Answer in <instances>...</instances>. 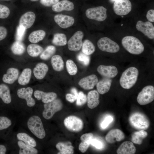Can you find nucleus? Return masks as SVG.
Segmentation results:
<instances>
[{
    "label": "nucleus",
    "instance_id": "nucleus-1",
    "mask_svg": "<svg viewBox=\"0 0 154 154\" xmlns=\"http://www.w3.org/2000/svg\"><path fill=\"white\" fill-rule=\"evenodd\" d=\"M26 125L29 131L38 139H43L46 132L40 118L36 115L30 116L27 120Z\"/></svg>",
    "mask_w": 154,
    "mask_h": 154
},
{
    "label": "nucleus",
    "instance_id": "nucleus-2",
    "mask_svg": "<svg viewBox=\"0 0 154 154\" xmlns=\"http://www.w3.org/2000/svg\"><path fill=\"white\" fill-rule=\"evenodd\" d=\"M121 43L124 48L132 54H139L144 50V45L140 40L133 36H127L123 37Z\"/></svg>",
    "mask_w": 154,
    "mask_h": 154
},
{
    "label": "nucleus",
    "instance_id": "nucleus-3",
    "mask_svg": "<svg viewBox=\"0 0 154 154\" xmlns=\"http://www.w3.org/2000/svg\"><path fill=\"white\" fill-rule=\"evenodd\" d=\"M139 74V71L136 68L131 67L127 68L121 76L119 80L120 86L125 89H130L136 83Z\"/></svg>",
    "mask_w": 154,
    "mask_h": 154
},
{
    "label": "nucleus",
    "instance_id": "nucleus-4",
    "mask_svg": "<svg viewBox=\"0 0 154 154\" xmlns=\"http://www.w3.org/2000/svg\"><path fill=\"white\" fill-rule=\"evenodd\" d=\"M129 120L131 125L137 129L146 130L150 125L148 118L145 115L140 112L133 113L130 116Z\"/></svg>",
    "mask_w": 154,
    "mask_h": 154
},
{
    "label": "nucleus",
    "instance_id": "nucleus-5",
    "mask_svg": "<svg viewBox=\"0 0 154 154\" xmlns=\"http://www.w3.org/2000/svg\"><path fill=\"white\" fill-rule=\"evenodd\" d=\"M62 106L61 101L58 99L56 98L50 102L44 103V109L42 112L43 117L47 120L51 119L56 112L62 109Z\"/></svg>",
    "mask_w": 154,
    "mask_h": 154
},
{
    "label": "nucleus",
    "instance_id": "nucleus-6",
    "mask_svg": "<svg viewBox=\"0 0 154 154\" xmlns=\"http://www.w3.org/2000/svg\"><path fill=\"white\" fill-rule=\"evenodd\" d=\"M97 44L99 49L102 51L111 53H115L120 49L119 45L109 38L104 37L100 38Z\"/></svg>",
    "mask_w": 154,
    "mask_h": 154
},
{
    "label": "nucleus",
    "instance_id": "nucleus-7",
    "mask_svg": "<svg viewBox=\"0 0 154 154\" xmlns=\"http://www.w3.org/2000/svg\"><path fill=\"white\" fill-rule=\"evenodd\" d=\"M107 10L103 6L87 9L85 14L88 18L98 21H103L107 17Z\"/></svg>",
    "mask_w": 154,
    "mask_h": 154
},
{
    "label": "nucleus",
    "instance_id": "nucleus-8",
    "mask_svg": "<svg viewBox=\"0 0 154 154\" xmlns=\"http://www.w3.org/2000/svg\"><path fill=\"white\" fill-rule=\"evenodd\" d=\"M154 87L152 85H148L144 87L139 93L137 97V101L140 105L147 104L154 100Z\"/></svg>",
    "mask_w": 154,
    "mask_h": 154
},
{
    "label": "nucleus",
    "instance_id": "nucleus-9",
    "mask_svg": "<svg viewBox=\"0 0 154 154\" xmlns=\"http://www.w3.org/2000/svg\"><path fill=\"white\" fill-rule=\"evenodd\" d=\"M64 124L69 131L73 132L81 131L83 127V123L80 118L75 116H70L64 120Z\"/></svg>",
    "mask_w": 154,
    "mask_h": 154
},
{
    "label": "nucleus",
    "instance_id": "nucleus-10",
    "mask_svg": "<svg viewBox=\"0 0 154 154\" xmlns=\"http://www.w3.org/2000/svg\"><path fill=\"white\" fill-rule=\"evenodd\" d=\"M113 9L115 13L119 16L126 15L132 9V4L129 0H116Z\"/></svg>",
    "mask_w": 154,
    "mask_h": 154
},
{
    "label": "nucleus",
    "instance_id": "nucleus-11",
    "mask_svg": "<svg viewBox=\"0 0 154 154\" xmlns=\"http://www.w3.org/2000/svg\"><path fill=\"white\" fill-rule=\"evenodd\" d=\"M84 36V33L82 31H78L76 32L67 42L68 49L73 51L79 50L82 47Z\"/></svg>",
    "mask_w": 154,
    "mask_h": 154
},
{
    "label": "nucleus",
    "instance_id": "nucleus-12",
    "mask_svg": "<svg viewBox=\"0 0 154 154\" xmlns=\"http://www.w3.org/2000/svg\"><path fill=\"white\" fill-rule=\"evenodd\" d=\"M17 93L19 98L25 100L28 107L32 108L35 105V101L32 97L33 89L31 87H28L19 88L17 90Z\"/></svg>",
    "mask_w": 154,
    "mask_h": 154
},
{
    "label": "nucleus",
    "instance_id": "nucleus-13",
    "mask_svg": "<svg viewBox=\"0 0 154 154\" xmlns=\"http://www.w3.org/2000/svg\"><path fill=\"white\" fill-rule=\"evenodd\" d=\"M137 29L143 33L148 38H154V27L153 24L149 21L143 22L139 20L136 25Z\"/></svg>",
    "mask_w": 154,
    "mask_h": 154
},
{
    "label": "nucleus",
    "instance_id": "nucleus-14",
    "mask_svg": "<svg viewBox=\"0 0 154 154\" xmlns=\"http://www.w3.org/2000/svg\"><path fill=\"white\" fill-rule=\"evenodd\" d=\"M55 22L61 28L66 29L74 24V18L71 16L60 14L55 15L54 17Z\"/></svg>",
    "mask_w": 154,
    "mask_h": 154
},
{
    "label": "nucleus",
    "instance_id": "nucleus-15",
    "mask_svg": "<svg viewBox=\"0 0 154 154\" xmlns=\"http://www.w3.org/2000/svg\"><path fill=\"white\" fill-rule=\"evenodd\" d=\"M98 81L97 76L93 74L81 79L78 82V84L84 89L90 90L93 89Z\"/></svg>",
    "mask_w": 154,
    "mask_h": 154
},
{
    "label": "nucleus",
    "instance_id": "nucleus-16",
    "mask_svg": "<svg viewBox=\"0 0 154 154\" xmlns=\"http://www.w3.org/2000/svg\"><path fill=\"white\" fill-rule=\"evenodd\" d=\"M97 71L102 76L110 78L116 77L118 73L117 68L113 65H100L97 68Z\"/></svg>",
    "mask_w": 154,
    "mask_h": 154
},
{
    "label": "nucleus",
    "instance_id": "nucleus-17",
    "mask_svg": "<svg viewBox=\"0 0 154 154\" xmlns=\"http://www.w3.org/2000/svg\"><path fill=\"white\" fill-rule=\"evenodd\" d=\"M34 97L37 100H41L44 103L50 102L56 98L57 94L52 92H45L37 90L33 92Z\"/></svg>",
    "mask_w": 154,
    "mask_h": 154
},
{
    "label": "nucleus",
    "instance_id": "nucleus-18",
    "mask_svg": "<svg viewBox=\"0 0 154 154\" xmlns=\"http://www.w3.org/2000/svg\"><path fill=\"white\" fill-rule=\"evenodd\" d=\"M125 138V135L123 132L117 129L111 130L105 136L106 141L110 143L121 141L123 140Z\"/></svg>",
    "mask_w": 154,
    "mask_h": 154
},
{
    "label": "nucleus",
    "instance_id": "nucleus-19",
    "mask_svg": "<svg viewBox=\"0 0 154 154\" xmlns=\"http://www.w3.org/2000/svg\"><path fill=\"white\" fill-rule=\"evenodd\" d=\"M36 19L35 13L32 11L27 12L21 16L19 21V25L26 29L30 28L33 24Z\"/></svg>",
    "mask_w": 154,
    "mask_h": 154
},
{
    "label": "nucleus",
    "instance_id": "nucleus-20",
    "mask_svg": "<svg viewBox=\"0 0 154 154\" xmlns=\"http://www.w3.org/2000/svg\"><path fill=\"white\" fill-rule=\"evenodd\" d=\"M74 7V5L71 1L68 0H62L52 5V9L55 12H60L64 11H71Z\"/></svg>",
    "mask_w": 154,
    "mask_h": 154
},
{
    "label": "nucleus",
    "instance_id": "nucleus-21",
    "mask_svg": "<svg viewBox=\"0 0 154 154\" xmlns=\"http://www.w3.org/2000/svg\"><path fill=\"white\" fill-rule=\"evenodd\" d=\"M19 71L18 69L15 68H10L7 70L6 73L3 75V82L9 84H12L18 79Z\"/></svg>",
    "mask_w": 154,
    "mask_h": 154
},
{
    "label": "nucleus",
    "instance_id": "nucleus-22",
    "mask_svg": "<svg viewBox=\"0 0 154 154\" xmlns=\"http://www.w3.org/2000/svg\"><path fill=\"white\" fill-rule=\"evenodd\" d=\"M48 70L47 65L45 63H37L33 69V73L35 78L38 80H41L44 78Z\"/></svg>",
    "mask_w": 154,
    "mask_h": 154
},
{
    "label": "nucleus",
    "instance_id": "nucleus-23",
    "mask_svg": "<svg viewBox=\"0 0 154 154\" xmlns=\"http://www.w3.org/2000/svg\"><path fill=\"white\" fill-rule=\"evenodd\" d=\"M136 151V148L133 143L127 141L121 145L117 150V153L118 154H134Z\"/></svg>",
    "mask_w": 154,
    "mask_h": 154
},
{
    "label": "nucleus",
    "instance_id": "nucleus-24",
    "mask_svg": "<svg viewBox=\"0 0 154 154\" xmlns=\"http://www.w3.org/2000/svg\"><path fill=\"white\" fill-rule=\"evenodd\" d=\"M112 82L111 78L105 77L98 81L96 85L98 93L104 94L108 92L110 90Z\"/></svg>",
    "mask_w": 154,
    "mask_h": 154
},
{
    "label": "nucleus",
    "instance_id": "nucleus-25",
    "mask_svg": "<svg viewBox=\"0 0 154 154\" xmlns=\"http://www.w3.org/2000/svg\"><path fill=\"white\" fill-rule=\"evenodd\" d=\"M99 94L96 90L90 91L87 97V105L89 108L93 109L98 106L100 103Z\"/></svg>",
    "mask_w": 154,
    "mask_h": 154
},
{
    "label": "nucleus",
    "instance_id": "nucleus-26",
    "mask_svg": "<svg viewBox=\"0 0 154 154\" xmlns=\"http://www.w3.org/2000/svg\"><path fill=\"white\" fill-rule=\"evenodd\" d=\"M17 145L19 148V154H37L38 150L35 147L27 144L23 141L18 140Z\"/></svg>",
    "mask_w": 154,
    "mask_h": 154
},
{
    "label": "nucleus",
    "instance_id": "nucleus-27",
    "mask_svg": "<svg viewBox=\"0 0 154 154\" xmlns=\"http://www.w3.org/2000/svg\"><path fill=\"white\" fill-rule=\"evenodd\" d=\"M0 98L6 104H10L12 101L9 88L4 84H0Z\"/></svg>",
    "mask_w": 154,
    "mask_h": 154
},
{
    "label": "nucleus",
    "instance_id": "nucleus-28",
    "mask_svg": "<svg viewBox=\"0 0 154 154\" xmlns=\"http://www.w3.org/2000/svg\"><path fill=\"white\" fill-rule=\"evenodd\" d=\"M16 137L17 140L21 141L35 148L37 146L35 140L26 133L19 132L17 133Z\"/></svg>",
    "mask_w": 154,
    "mask_h": 154
},
{
    "label": "nucleus",
    "instance_id": "nucleus-29",
    "mask_svg": "<svg viewBox=\"0 0 154 154\" xmlns=\"http://www.w3.org/2000/svg\"><path fill=\"white\" fill-rule=\"evenodd\" d=\"M31 74L32 70L30 68L24 69L18 78L19 84L22 86H25L28 84L30 81Z\"/></svg>",
    "mask_w": 154,
    "mask_h": 154
},
{
    "label": "nucleus",
    "instance_id": "nucleus-30",
    "mask_svg": "<svg viewBox=\"0 0 154 154\" xmlns=\"http://www.w3.org/2000/svg\"><path fill=\"white\" fill-rule=\"evenodd\" d=\"M46 35L45 32L42 30L34 31L29 35L28 39L31 43L36 44L42 40Z\"/></svg>",
    "mask_w": 154,
    "mask_h": 154
},
{
    "label": "nucleus",
    "instance_id": "nucleus-31",
    "mask_svg": "<svg viewBox=\"0 0 154 154\" xmlns=\"http://www.w3.org/2000/svg\"><path fill=\"white\" fill-rule=\"evenodd\" d=\"M51 63L53 69L55 71L60 72L64 68V62L62 57L58 55L53 56L51 59Z\"/></svg>",
    "mask_w": 154,
    "mask_h": 154
},
{
    "label": "nucleus",
    "instance_id": "nucleus-32",
    "mask_svg": "<svg viewBox=\"0 0 154 154\" xmlns=\"http://www.w3.org/2000/svg\"><path fill=\"white\" fill-rule=\"evenodd\" d=\"M27 50L30 56L35 57L40 54L43 50V48L38 44L33 43L28 45Z\"/></svg>",
    "mask_w": 154,
    "mask_h": 154
},
{
    "label": "nucleus",
    "instance_id": "nucleus-33",
    "mask_svg": "<svg viewBox=\"0 0 154 154\" xmlns=\"http://www.w3.org/2000/svg\"><path fill=\"white\" fill-rule=\"evenodd\" d=\"M56 147L60 151L58 154H72L74 153V147L68 143L60 142L56 144Z\"/></svg>",
    "mask_w": 154,
    "mask_h": 154
},
{
    "label": "nucleus",
    "instance_id": "nucleus-34",
    "mask_svg": "<svg viewBox=\"0 0 154 154\" xmlns=\"http://www.w3.org/2000/svg\"><path fill=\"white\" fill-rule=\"evenodd\" d=\"M11 48L12 52L17 55L23 54L25 50L24 44L21 41L19 40L15 41L11 45Z\"/></svg>",
    "mask_w": 154,
    "mask_h": 154
},
{
    "label": "nucleus",
    "instance_id": "nucleus-35",
    "mask_svg": "<svg viewBox=\"0 0 154 154\" xmlns=\"http://www.w3.org/2000/svg\"><path fill=\"white\" fill-rule=\"evenodd\" d=\"M148 135L147 132L143 130L134 132L132 135L131 140L132 142L137 144L140 145L144 139Z\"/></svg>",
    "mask_w": 154,
    "mask_h": 154
},
{
    "label": "nucleus",
    "instance_id": "nucleus-36",
    "mask_svg": "<svg viewBox=\"0 0 154 154\" xmlns=\"http://www.w3.org/2000/svg\"><path fill=\"white\" fill-rule=\"evenodd\" d=\"M52 42L56 46H65L67 43L66 36L62 33H56L54 35Z\"/></svg>",
    "mask_w": 154,
    "mask_h": 154
},
{
    "label": "nucleus",
    "instance_id": "nucleus-37",
    "mask_svg": "<svg viewBox=\"0 0 154 154\" xmlns=\"http://www.w3.org/2000/svg\"><path fill=\"white\" fill-rule=\"evenodd\" d=\"M95 50V47L92 42L88 39H86L82 43V52L88 55L93 53Z\"/></svg>",
    "mask_w": 154,
    "mask_h": 154
},
{
    "label": "nucleus",
    "instance_id": "nucleus-38",
    "mask_svg": "<svg viewBox=\"0 0 154 154\" xmlns=\"http://www.w3.org/2000/svg\"><path fill=\"white\" fill-rule=\"evenodd\" d=\"M56 51V48L54 46H48L40 54V58L42 60H48L53 56Z\"/></svg>",
    "mask_w": 154,
    "mask_h": 154
},
{
    "label": "nucleus",
    "instance_id": "nucleus-39",
    "mask_svg": "<svg viewBox=\"0 0 154 154\" xmlns=\"http://www.w3.org/2000/svg\"><path fill=\"white\" fill-rule=\"evenodd\" d=\"M13 121L10 118L5 116H0V131L10 127Z\"/></svg>",
    "mask_w": 154,
    "mask_h": 154
},
{
    "label": "nucleus",
    "instance_id": "nucleus-40",
    "mask_svg": "<svg viewBox=\"0 0 154 154\" xmlns=\"http://www.w3.org/2000/svg\"><path fill=\"white\" fill-rule=\"evenodd\" d=\"M66 66L67 71L71 75H74L78 71L77 66L74 62L71 59L67 60L66 63Z\"/></svg>",
    "mask_w": 154,
    "mask_h": 154
},
{
    "label": "nucleus",
    "instance_id": "nucleus-41",
    "mask_svg": "<svg viewBox=\"0 0 154 154\" xmlns=\"http://www.w3.org/2000/svg\"><path fill=\"white\" fill-rule=\"evenodd\" d=\"M78 60L85 66L88 65L90 62V58L89 55L82 52H80L77 55Z\"/></svg>",
    "mask_w": 154,
    "mask_h": 154
},
{
    "label": "nucleus",
    "instance_id": "nucleus-42",
    "mask_svg": "<svg viewBox=\"0 0 154 154\" xmlns=\"http://www.w3.org/2000/svg\"><path fill=\"white\" fill-rule=\"evenodd\" d=\"M10 13V10L6 6L0 4V19H5L7 18Z\"/></svg>",
    "mask_w": 154,
    "mask_h": 154
},
{
    "label": "nucleus",
    "instance_id": "nucleus-43",
    "mask_svg": "<svg viewBox=\"0 0 154 154\" xmlns=\"http://www.w3.org/2000/svg\"><path fill=\"white\" fill-rule=\"evenodd\" d=\"M87 101V97L86 94L81 91L78 93L76 99V104L79 106H82Z\"/></svg>",
    "mask_w": 154,
    "mask_h": 154
},
{
    "label": "nucleus",
    "instance_id": "nucleus-44",
    "mask_svg": "<svg viewBox=\"0 0 154 154\" xmlns=\"http://www.w3.org/2000/svg\"><path fill=\"white\" fill-rule=\"evenodd\" d=\"M26 30L23 26L19 25L17 29L16 35L17 40L21 41L24 37Z\"/></svg>",
    "mask_w": 154,
    "mask_h": 154
},
{
    "label": "nucleus",
    "instance_id": "nucleus-45",
    "mask_svg": "<svg viewBox=\"0 0 154 154\" xmlns=\"http://www.w3.org/2000/svg\"><path fill=\"white\" fill-rule=\"evenodd\" d=\"M90 144L99 149H102L104 147L103 142L100 139L96 138H93L91 141Z\"/></svg>",
    "mask_w": 154,
    "mask_h": 154
},
{
    "label": "nucleus",
    "instance_id": "nucleus-46",
    "mask_svg": "<svg viewBox=\"0 0 154 154\" xmlns=\"http://www.w3.org/2000/svg\"><path fill=\"white\" fill-rule=\"evenodd\" d=\"M113 120V118L112 116L109 115L107 116L100 124L101 128L103 129H106L112 121Z\"/></svg>",
    "mask_w": 154,
    "mask_h": 154
},
{
    "label": "nucleus",
    "instance_id": "nucleus-47",
    "mask_svg": "<svg viewBox=\"0 0 154 154\" xmlns=\"http://www.w3.org/2000/svg\"><path fill=\"white\" fill-rule=\"evenodd\" d=\"M90 143V142L89 141H81L79 145V150L82 153L85 152L88 149Z\"/></svg>",
    "mask_w": 154,
    "mask_h": 154
},
{
    "label": "nucleus",
    "instance_id": "nucleus-48",
    "mask_svg": "<svg viewBox=\"0 0 154 154\" xmlns=\"http://www.w3.org/2000/svg\"><path fill=\"white\" fill-rule=\"evenodd\" d=\"M59 1V0H40V2L44 6L50 7L52 6Z\"/></svg>",
    "mask_w": 154,
    "mask_h": 154
},
{
    "label": "nucleus",
    "instance_id": "nucleus-49",
    "mask_svg": "<svg viewBox=\"0 0 154 154\" xmlns=\"http://www.w3.org/2000/svg\"><path fill=\"white\" fill-rule=\"evenodd\" d=\"M93 137V135L92 133H86L82 135L81 136L80 140L81 141H85L90 142Z\"/></svg>",
    "mask_w": 154,
    "mask_h": 154
},
{
    "label": "nucleus",
    "instance_id": "nucleus-50",
    "mask_svg": "<svg viewBox=\"0 0 154 154\" xmlns=\"http://www.w3.org/2000/svg\"><path fill=\"white\" fill-rule=\"evenodd\" d=\"M146 17L148 21L150 22H154V10L151 9L148 10L146 14Z\"/></svg>",
    "mask_w": 154,
    "mask_h": 154
},
{
    "label": "nucleus",
    "instance_id": "nucleus-51",
    "mask_svg": "<svg viewBox=\"0 0 154 154\" xmlns=\"http://www.w3.org/2000/svg\"><path fill=\"white\" fill-rule=\"evenodd\" d=\"M7 29L3 26H0V41L5 38L7 36Z\"/></svg>",
    "mask_w": 154,
    "mask_h": 154
},
{
    "label": "nucleus",
    "instance_id": "nucleus-52",
    "mask_svg": "<svg viewBox=\"0 0 154 154\" xmlns=\"http://www.w3.org/2000/svg\"><path fill=\"white\" fill-rule=\"evenodd\" d=\"M66 98L68 101L72 103L76 100L77 97L74 94L68 93L66 94Z\"/></svg>",
    "mask_w": 154,
    "mask_h": 154
},
{
    "label": "nucleus",
    "instance_id": "nucleus-53",
    "mask_svg": "<svg viewBox=\"0 0 154 154\" xmlns=\"http://www.w3.org/2000/svg\"><path fill=\"white\" fill-rule=\"evenodd\" d=\"M7 151L6 146L2 144H0V154H5Z\"/></svg>",
    "mask_w": 154,
    "mask_h": 154
},
{
    "label": "nucleus",
    "instance_id": "nucleus-54",
    "mask_svg": "<svg viewBox=\"0 0 154 154\" xmlns=\"http://www.w3.org/2000/svg\"><path fill=\"white\" fill-rule=\"evenodd\" d=\"M71 92L73 94L75 95L77 98L78 93L76 89L74 88H73L71 89Z\"/></svg>",
    "mask_w": 154,
    "mask_h": 154
},
{
    "label": "nucleus",
    "instance_id": "nucleus-55",
    "mask_svg": "<svg viewBox=\"0 0 154 154\" xmlns=\"http://www.w3.org/2000/svg\"><path fill=\"white\" fill-rule=\"evenodd\" d=\"M30 0L32 1H37L38 0Z\"/></svg>",
    "mask_w": 154,
    "mask_h": 154
},
{
    "label": "nucleus",
    "instance_id": "nucleus-56",
    "mask_svg": "<svg viewBox=\"0 0 154 154\" xmlns=\"http://www.w3.org/2000/svg\"><path fill=\"white\" fill-rule=\"evenodd\" d=\"M0 0L9 1V0Z\"/></svg>",
    "mask_w": 154,
    "mask_h": 154
},
{
    "label": "nucleus",
    "instance_id": "nucleus-57",
    "mask_svg": "<svg viewBox=\"0 0 154 154\" xmlns=\"http://www.w3.org/2000/svg\"><path fill=\"white\" fill-rule=\"evenodd\" d=\"M114 0V1H115L116 0Z\"/></svg>",
    "mask_w": 154,
    "mask_h": 154
}]
</instances>
